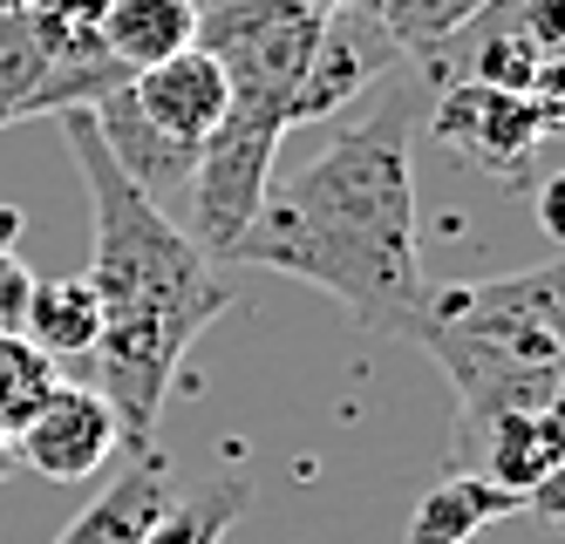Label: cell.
I'll return each mask as SVG.
<instances>
[{
	"label": "cell",
	"mask_w": 565,
	"mask_h": 544,
	"mask_svg": "<svg viewBox=\"0 0 565 544\" xmlns=\"http://www.w3.org/2000/svg\"><path fill=\"white\" fill-rule=\"evenodd\" d=\"M21 333L34 348H42L49 361H62V374L83 361L96 348L103 333V307L83 273H55V279H34L28 286V313H21Z\"/></svg>",
	"instance_id": "obj_12"
},
{
	"label": "cell",
	"mask_w": 565,
	"mask_h": 544,
	"mask_svg": "<svg viewBox=\"0 0 565 544\" xmlns=\"http://www.w3.org/2000/svg\"><path fill=\"white\" fill-rule=\"evenodd\" d=\"M42 49H34V28L21 8H0V130L21 116H42Z\"/></svg>",
	"instance_id": "obj_17"
},
{
	"label": "cell",
	"mask_w": 565,
	"mask_h": 544,
	"mask_svg": "<svg viewBox=\"0 0 565 544\" xmlns=\"http://www.w3.org/2000/svg\"><path fill=\"white\" fill-rule=\"evenodd\" d=\"M55 388H62V361H49L28 333H0V429L21 436Z\"/></svg>",
	"instance_id": "obj_16"
},
{
	"label": "cell",
	"mask_w": 565,
	"mask_h": 544,
	"mask_svg": "<svg viewBox=\"0 0 565 544\" xmlns=\"http://www.w3.org/2000/svg\"><path fill=\"white\" fill-rule=\"evenodd\" d=\"M402 62V49L382 34V21L369 8H341L320 34V49L307 62V82L294 96V122H320V116H341L354 96H369L375 82Z\"/></svg>",
	"instance_id": "obj_8"
},
{
	"label": "cell",
	"mask_w": 565,
	"mask_h": 544,
	"mask_svg": "<svg viewBox=\"0 0 565 544\" xmlns=\"http://www.w3.org/2000/svg\"><path fill=\"white\" fill-rule=\"evenodd\" d=\"M14 470H21V456H14V436H8V429H0V483H8Z\"/></svg>",
	"instance_id": "obj_20"
},
{
	"label": "cell",
	"mask_w": 565,
	"mask_h": 544,
	"mask_svg": "<svg viewBox=\"0 0 565 544\" xmlns=\"http://www.w3.org/2000/svg\"><path fill=\"white\" fill-rule=\"evenodd\" d=\"M498 0H369V14L382 21V34L402 55H436L450 34H463L470 21H483Z\"/></svg>",
	"instance_id": "obj_15"
},
{
	"label": "cell",
	"mask_w": 565,
	"mask_h": 544,
	"mask_svg": "<svg viewBox=\"0 0 565 544\" xmlns=\"http://www.w3.org/2000/svg\"><path fill=\"white\" fill-rule=\"evenodd\" d=\"M14 232H21V212H14V204H0V253H14Z\"/></svg>",
	"instance_id": "obj_19"
},
{
	"label": "cell",
	"mask_w": 565,
	"mask_h": 544,
	"mask_svg": "<svg viewBox=\"0 0 565 544\" xmlns=\"http://www.w3.org/2000/svg\"><path fill=\"white\" fill-rule=\"evenodd\" d=\"M28 286H34V273L21 266V253H0V333H21Z\"/></svg>",
	"instance_id": "obj_18"
},
{
	"label": "cell",
	"mask_w": 565,
	"mask_h": 544,
	"mask_svg": "<svg viewBox=\"0 0 565 544\" xmlns=\"http://www.w3.org/2000/svg\"><path fill=\"white\" fill-rule=\"evenodd\" d=\"M62 137L75 150V171H83L89 212H96V245H89L83 279L103 307V333L75 361L68 382H83L109 402L116 429H124V449H150L178 367H184L198 333L232 307V286L184 238V225L164 204H150L116 171L89 109H62Z\"/></svg>",
	"instance_id": "obj_2"
},
{
	"label": "cell",
	"mask_w": 565,
	"mask_h": 544,
	"mask_svg": "<svg viewBox=\"0 0 565 544\" xmlns=\"http://www.w3.org/2000/svg\"><path fill=\"white\" fill-rule=\"evenodd\" d=\"M450 470H470L483 483H498L511 497H545L565 470V415L558 408H532V415H498L470 436H450Z\"/></svg>",
	"instance_id": "obj_7"
},
{
	"label": "cell",
	"mask_w": 565,
	"mask_h": 544,
	"mask_svg": "<svg viewBox=\"0 0 565 544\" xmlns=\"http://www.w3.org/2000/svg\"><path fill=\"white\" fill-rule=\"evenodd\" d=\"M124 96H130V109L150 122V130H164V137L184 143V150H205L212 130L225 122V109H232L225 68H218L205 49H198V41H191L184 55H171V62H157V68L130 75Z\"/></svg>",
	"instance_id": "obj_9"
},
{
	"label": "cell",
	"mask_w": 565,
	"mask_h": 544,
	"mask_svg": "<svg viewBox=\"0 0 565 544\" xmlns=\"http://www.w3.org/2000/svg\"><path fill=\"white\" fill-rule=\"evenodd\" d=\"M409 341L450 374L457 429L470 436L498 415L558 408L565 395V307L558 266H524L511 279L429 286V307Z\"/></svg>",
	"instance_id": "obj_3"
},
{
	"label": "cell",
	"mask_w": 565,
	"mask_h": 544,
	"mask_svg": "<svg viewBox=\"0 0 565 544\" xmlns=\"http://www.w3.org/2000/svg\"><path fill=\"white\" fill-rule=\"evenodd\" d=\"M246 511H253V483L246 477H212L198 490H178L143 544H225Z\"/></svg>",
	"instance_id": "obj_14"
},
{
	"label": "cell",
	"mask_w": 565,
	"mask_h": 544,
	"mask_svg": "<svg viewBox=\"0 0 565 544\" xmlns=\"http://www.w3.org/2000/svg\"><path fill=\"white\" fill-rule=\"evenodd\" d=\"M409 130L416 109L402 96H382L307 163L273 171L225 266H266L279 279H307L354 327L409 341L429 307V273L416 253Z\"/></svg>",
	"instance_id": "obj_1"
},
{
	"label": "cell",
	"mask_w": 565,
	"mask_h": 544,
	"mask_svg": "<svg viewBox=\"0 0 565 544\" xmlns=\"http://www.w3.org/2000/svg\"><path fill=\"white\" fill-rule=\"evenodd\" d=\"M429 137L463 157V171H483L498 184H532L552 178V137H558V96H511L483 82H450L429 109Z\"/></svg>",
	"instance_id": "obj_5"
},
{
	"label": "cell",
	"mask_w": 565,
	"mask_h": 544,
	"mask_svg": "<svg viewBox=\"0 0 565 544\" xmlns=\"http://www.w3.org/2000/svg\"><path fill=\"white\" fill-rule=\"evenodd\" d=\"M171 497H178V490H171L164 456L137 449V463H130L124 477H109V483L89 497V504L55 531V544H143L150 524L164 518Z\"/></svg>",
	"instance_id": "obj_10"
},
{
	"label": "cell",
	"mask_w": 565,
	"mask_h": 544,
	"mask_svg": "<svg viewBox=\"0 0 565 544\" xmlns=\"http://www.w3.org/2000/svg\"><path fill=\"white\" fill-rule=\"evenodd\" d=\"M191 34H198L191 0H103V49L124 75L184 55Z\"/></svg>",
	"instance_id": "obj_11"
},
{
	"label": "cell",
	"mask_w": 565,
	"mask_h": 544,
	"mask_svg": "<svg viewBox=\"0 0 565 544\" xmlns=\"http://www.w3.org/2000/svg\"><path fill=\"white\" fill-rule=\"evenodd\" d=\"M341 8H369V0H191L198 14L191 41L225 68L232 89L225 116L246 122V130L287 137L307 62Z\"/></svg>",
	"instance_id": "obj_4"
},
{
	"label": "cell",
	"mask_w": 565,
	"mask_h": 544,
	"mask_svg": "<svg viewBox=\"0 0 565 544\" xmlns=\"http://www.w3.org/2000/svg\"><path fill=\"white\" fill-rule=\"evenodd\" d=\"M116 449H124V429H116L109 402L83 382H68V374H62V388L34 408V423L14 436V456L49 483H89Z\"/></svg>",
	"instance_id": "obj_6"
},
{
	"label": "cell",
	"mask_w": 565,
	"mask_h": 544,
	"mask_svg": "<svg viewBox=\"0 0 565 544\" xmlns=\"http://www.w3.org/2000/svg\"><path fill=\"white\" fill-rule=\"evenodd\" d=\"M518 511H524V497L483 483L470 470H450V477H436L423 490V504L409 511V544H470L483 524L518 518Z\"/></svg>",
	"instance_id": "obj_13"
}]
</instances>
